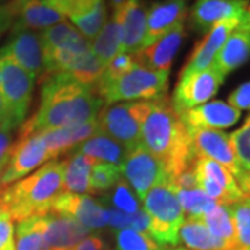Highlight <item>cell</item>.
Masks as SVG:
<instances>
[{
    "label": "cell",
    "instance_id": "19",
    "mask_svg": "<svg viewBox=\"0 0 250 250\" xmlns=\"http://www.w3.org/2000/svg\"><path fill=\"white\" fill-rule=\"evenodd\" d=\"M187 1L188 0H161L153 3L146 13L145 46H149L166 32L185 22L188 13Z\"/></svg>",
    "mask_w": 250,
    "mask_h": 250
},
{
    "label": "cell",
    "instance_id": "7",
    "mask_svg": "<svg viewBox=\"0 0 250 250\" xmlns=\"http://www.w3.org/2000/svg\"><path fill=\"white\" fill-rule=\"evenodd\" d=\"M0 95L6 108V118L1 124L17 129L25 121L31 107L35 77L3 54H0Z\"/></svg>",
    "mask_w": 250,
    "mask_h": 250
},
{
    "label": "cell",
    "instance_id": "55",
    "mask_svg": "<svg viewBox=\"0 0 250 250\" xmlns=\"http://www.w3.org/2000/svg\"><path fill=\"white\" fill-rule=\"evenodd\" d=\"M1 29H3V28H1V27H0V31H1Z\"/></svg>",
    "mask_w": 250,
    "mask_h": 250
},
{
    "label": "cell",
    "instance_id": "38",
    "mask_svg": "<svg viewBox=\"0 0 250 250\" xmlns=\"http://www.w3.org/2000/svg\"><path fill=\"white\" fill-rule=\"evenodd\" d=\"M111 205L114 206V208L117 210L129 213V214L142 208L139 206V200L136 199L135 192L124 179H120L116 184V187L113 188Z\"/></svg>",
    "mask_w": 250,
    "mask_h": 250
},
{
    "label": "cell",
    "instance_id": "48",
    "mask_svg": "<svg viewBox=\"0 0 250 250\" xmlns=\"http://www.w3.org/2000/svg\"><path fill=\"white\" fill-rule=\"evenodd\" d=\"M243 22L248 25V28L250 29V6H248V9L245 11V17H243Z\"/></svg>",
    "mask_w": 250,
    "mask_h": 250
},
{
    "label": "cell",
    "instance_id": "3",
    "mask_svg": "<svg viewBox=\"0 0 250 250\" xmlns=\"http://www.w3.org/2000/svg\"><path fill=\"white\" fill-rule=\"evenodd\" d=\"M62 192V161H49L29 177L0 190L6 213L13 221L50 211Z\"/></svg>",
    "mask_w": 250,
    "mask_h": 250
},
{
    "label": "cell",
    "instance_id": "14",
    "mask_svg": "<svg viewBox=\"0 0 250 250\" xmlns=\"http://www.w3.org/2000/svg\"><path fill=\"white\" fill-rule=\"evenodd\" d=\"M185 22H182L161 35L153 43L145 46L139 52L132 54L134 62L138 65L153 71L170 72L172 62L185 39Z\"/></svg>",
    "mask_w": 250,
    "mask_h": 250
},
{
    "label": "cell",
    "instance_id": "13",
    "mask_svg": "<svg viewBox=\"0 0 250 250\" xmlns=\"http://www.w3.org/2000/svg\"><path fill=\"white\" fill-rule=\"evenodd\" d=\"M0 54L7 56L21 68L32 77H42L45 74V52L42 35L36 31H17Z\"/></svg>",
    "mask_w": 250,
    "mask_h": 250
},
{
    "label": "cell",
    "instance_id": "20",
    "mask_svg": "<svg viewBox=\"0 0 250 250\" xmlns=\"http://www.w3.org/2000/svg\"><path fill=\"white\" fill-rule=\"evenodd\" d=\"M179 117L188 129L190 128L223 129L236 124L238 120L241 118V111L228 103L214 100L187 110L181 113Z\"/></svg>",
    "mask_w": 250,
    "mask_h": 250
},
{
    "label": "cell",
    "instance_id": "51",
    "mask_svg": "<svg viewBox=\"0 0 250 250\" xmlns=\"http://www.w3.org/2000/svg\"><path fill=\"white\" fill-rule=\"evenodd\" d=\"M0 214H7V213H6V207H4V203H3L1 197H0Z\"/></svg>",
    "mask_w": 250,
    "mask_h": 250
},
{
    "label": "cell",
    "instance_id": "15",
    "mask_svg": "<svg viewBox=\"0 0 250 250\" xmlns=\"http://www.w3.org/2000/svg\"><path fill=\"white\" fill-rule=\"evenodd\" d=\"M245 17V16H243ZM243 18H231L215 24L208 32H206L205 38L199 42L193 52L190 54L189 60L182 68L179 75L190 74V72L203 71L206 68L211 67L215 56L225 43L227 38L239 27Z\"/></svg>",
    "mask_w": 250,
    "mask_h": 250
},
{
    "label": "cell",
    "instance_id": "31",
    "mask_svg": "<svg viewBox=\"0 0 250 250\" xmlns=\"http://www.w3.org/2000/svg\"><path fill=\"white\" fill-rule=\"evenodd\" d=\"M14 241L16 250H50L45 241L41 215L18 221Z\"/></svg>",
    "mask_w": 250,
    "mask_h": 250
},
{
    "label": "cell",
    "instance_id": "28",
    "mask_svg": "<svg viewBox=\"0 0 250 250\" xmlns=\"http://www.w3.org/2000/svg\"><path fill=\"white\" fill-rule=\"evenodd\" d=\"M193 171H195V177L210 179L217 185H220L223 189H225L231 195L233 202H238L245 196V193L242 192L241 187L236 182L235 177L227 168H224L221 164H218L215 161L205 159V157H199L195 161Z\"/></svg>",
    "mask_w": 250,
    "mask_h": 250
},
{
    "label": "cell",
    "instance_id": "52",
    "mask_svg": "<svg viewBox=\"0 0 250 250\" xmlns=\"http://www.w3.org/2000/svg\"><path fill=\"white\" fill-rule=\"evenodd\" d=\"M161 250H187L185 248H178V246H174V248H163Z\"/></svg>",
    "mask_w": 250,
    "mask_h": 250
},
{
    "label": "cell",
    "instance_id": "1",
    "mask_svg": "<svg viewBox=\"0 0 250 250\" xmlns=\"http://www.w3.org/2000/svg\"><path fill=\"white\" fill-rule=\"evenodd\" d=\"M42 83L41 104L36 114L22 123L25 128L42 132L98 120L104 102L67 72L52 74Z\"/></svg>",
    "mask_w": 250,
    "mask_h": 250
},
{
    "label": "cell",
    "instance_id": "36",
    "mask_svg": "<svg viewBox=\"0 0 250 250\" xmlns=\"http://www.w3.org/2000/svg\"><path fill=\"white\" fill-rule=\"evenodd\" d=\"M117 250H161L159 243L153 241L147 233L135 231L132 228L117 229Z\"/></svg>",
    "mask_w": 250,
    "mask_h": 250
},
{
    "label": "cell",
    "instance_id": "22",
    "mask_svg": "<svg viewBox=\"0 0 250 250\" xmlns=\"http://www.w3.org/2000/svg\"><path fill=\"white\" fill-rule=\"evenodd\" d=\"M250 57V29L243 22L227 38L225 43L215 56L213 67L223 77L239 68Z\"/></svg>",
    "mask_w": 250,
    "mask_h": 250
},
{
    "label": "cell",
    "instance_id": "54",
    "mask_svg": "<svg viewBox=\"0 0 250 250\" xmlns=\"http://www.w3.org/2000/svg\"><path fill=\"white\" fill-rule=\"evenodd\" d=\"M0 250H3V248H1V245H0Z\"/></svg>",
    "mask_w": 250,
    "mask_h": 250
},
{
    "label": "cell",
    "instance_id": "10",
    "mask_svg": "<svg viewBox=\"0 0 250 250\" xmlns=\"http://www.w3.org/2000/svg\"><path fill=\"white\" fill-rule=\"evenodd\" d=\"M224 78L225 77L213 65L203 71L179 75L178 83L171 98L174 110L181 114L187 110L207 103L218 92Z\"/></svg>",
    "mask_w": 250,
    "mask_h": 250
},
{
    "label": "cell",
    "instance_id": "42",
    "mask_svg": "<svg viewBox=\"0 0 250 250\" xmlns=\"http://www.w3.org/2000/svg\"><path fill=\"white\" fill-rule=\"evenodd\" d=\"M0 245L3 250H16L14 224L7 214H0Z\"/></svg>",
    "mask_w": 250,
    "mask_h": 250
},
{
    "label": "cell",
    "instance_id": "12",
    "mask_svg": "<svg viewBox=\"0 0 250 250\" xmlns=\"http://www.w3.org/2000/svg\"><path fill=\"white\" fill-rule=\"evenodd\" d=\"M50 211L70 215L89 231L100 229L108 225L110 221V213L107 207L88 195L62 192L54 200Z\"/></svg>",
    "mask_w": 250,
    "mask_h": 250
},
{
    "label": "cell",
    "instance_id": "41",
    "mask_svg": "<svg viewBox=\"0 0 250 250\" xmlns=\"http://www.w3.org/2000/svg\"><path fill=\"white\" fill-rule=\"evenodd\" d=\"M14 131L16 129L10 128L7 125H0V175L9 163L10 153H11V147H13V142H14L13 141Z\"/></svg>",
    "mask_w": 250,
    "mask_h": 250
},
{
    "label": "cell",
    "instance_id": "9",
    "mask_svg": "<svg viewBox=\"0 0 250 250\" xmlns=\"http://www.w3.org/2000/svg\"><path fill=\"white\" fill-rule=\"evenodd\" d=\"M121 171L125 181L141 200L156 185L170 179L163 163L154 157L142 143L128 150Z\"/></svg>",
    "mask_w": 250,
    "mask_h": 250
},
{
    "label": "cell",
    "instance_id": "33",
    "mask_svg": "<svg viewBox=\"0 0 250 250\" xmlns=\"http://www.w3.org/2000/svg\"><path fill=\"white\" fill-rule=\"evenodd\" d=\"M228 206L235 225L238 250H250V196L245 195L241 200Z\"/></svg>",
    "mask_w": 250,
    "mask_h": 250
},
{
    "label": "cell",
    "instance_id": "45",
    "mask_svg": "<svg viewBox=\"0 0 250 250\" xmlns=\"http://www.w3.org/2000/svg\"><path fill=\"white\" fill-rule=\"evenodd\" d=\"M239 187H241L242 192L245 195L250 196V172L245 174L241 179H239Z\"/></svg>",
    "mask_w": 250,
    "mask_h": 250
},
{
    "label": "cell",
    "instance_id": "5",
    "mask_svg": "<svg viewBox=\"0 0 250 250\" xmlns=\"http://www.w3.org/2000/svg\"><path fill=\"white\" fill-rule=\"evenodd\" d=\"M168 71H153L149 68L135 65L123 77L110 82L99 81L93 88L106 104L132 100H154L167 95Z\"/></svg>",
    "mask_w": 250,
    "mask_h": 250
},
{
    "label": "cell",
    "instance_id": "16",
    "mask_svg": "<svg viewBox=\"0 0 250 250\" xmlns=\"http://www.w3.org/2000/svg\"><path fill=\"white\" fill-rule=\"evenodd\" d=\"M45 241L50 250H74L89 236V229L72 217L49 211L41 215Z\"/></svg>",
    "mask_w": 250,
    "mask_h": 250
},
{
    "label": "cell",
    "instance_id": "32",
    "mask_svg": "<svg viewBox=\"0 0 250 250\" xmlns=\"http://www.w3.org/2000/svg\"><path fill=\"white\" fill-rule=\"evenodd\" d=\"M174 187V185H172ZM175 189V188H174ZM175 193L179 200V205L184 210V214L192 218H202L211 208L220 205L211 197H208L199 188L195 189H175Z\"/></svg>",
    "mask_w": 250,
    "mask_h": 250
},
{
    "label": "cell",
    "instance_id": "34",
    "mask_svg": "<svg viewBox=\"0 0 250 250\" xmlns=\"http://www.w3.org/2000/svg\"><path fill=\"white\" fill-rule=\"evenodd\" d=\"M123 171L120 167L107 164V163H96L90 174L89 192L95 195L104 193L116 187V184L121 179Z\"/></svg>",
    "mask_w": 250,
    "mask_h": 250
},
{
    "label": "cell",
    "instance_id": "49",
    "mask_svg": "<svg viewBox=\"0 0 250 250\" xmlns=\"http://www.w3.org/2000/svg\"><path fill=\"white\" fill-rule=\"evenodd\" d=\"M29 0H14V3H13V7H11V11L14 13V10L18 9L20 6H22L24 3H27Z\"/></svg>",
    "mask_w": 250,
    "mask_h": 250
},
{
    "label": "cell",
    "instance_id": "23",
    "mask_svg": "<svg viewBox=\"0 0 250 250\" xmlns=\"http://www.w3.org/2000/svg\"><path fill=\"white\" fill-rule=\"evenodd\" d=\"M17 21L14 24V32L17 31H36L47 29L56 24L64 22L67 18L47 1V0H29L14 10Z\"/></svg>",
    "mask_w": 250,
    "mask_h": 250
},
{
    "label": "cell",
    "instance_id": "29",
    "mask_svg": "<svg viewBox=\"0 0 250 250\" xmlns=\"http://www.w3.org/2000/svg\"><path fill=\"white\" fill-rule=\"evenodd\" d=\"M90 50L103 64L121 53V28L114 16L108 18L104 27L90 41Z\"/></svg>",
    "mask_w": 250,
    "mask_h": 250
},
{
    "label": "cell",
    "instance_id": "47",
    "mask_svg": "<svg viewBox=\"0 0 250 250\" xmlns=\"http://www.w3.org/2000/svg\"><path fill=\"white\" fill-rule=\"evenodd\" d=\"M6 118V108H4V102H3V98L0 95V124L4 121Z\"/></svg>",
    "mask_w": 250,
    "mask_h": 250
},
{
    "label": "cell",
    "instance_id": "18",
    "mask_svg": "<svg viewBox=\"0 0 250 250\" xmlns=\"http://www.w3.org/2000/svg\"><path fill=\"white\" fill-rule=\"evenodd\" d=\"M146 13L147 9L142 0H131L123 9L113 13L121 28V52L135 54L145 46Z\"/></svg>",
    "mask_w": 250,
    "mask_h": 250
},
{
    "label": "cell",
    "instance_id": "4",
    "mask_svg": "<svg viewBox=\"0 0 250 250\" xmlns=\"http://www.w3.org/2000/svg\"><path fill=\"white\" fill-rule=\"evenodd\" d=\"M142 202L143 211L149 217V236L161 248L178 246L185 214L170 179L156 185Z\"/></svg>",
    "mask_w": 250,
    "mask_h": 250
},
{
    "label": "cell",
    "instance_id": "37",
    "mask_svg": "<svg viewBox=\"0 0 250 250\" xmlns=\"http://www.w3.org/2000/svg\"><path fill=\"white\" fill-rule=\"evenodd\" d=\"M236 161L243 174L250 172V116L239 129L229 135Z\"/></svg>",
    "mask_w": 250,
    "mask_h": 250
},
{
    "label": "cell",
    "instance_id": "8",
    "mask_svg": "<svg viewBox=\"0 0 250 250\" xmlns=\"http://www.w3.org/2000/svg\"><path fill=\"white\" fill-rule=\"evenodd\" d=\"M47 160L50 159L43 134L31 131L21 125L17 139L13 142L9 163L0 175V190L24 178Z\"/></svg>",
    "mask_w": 250,
    "mask_h": 250
},
{
    "label": "cell",
    "instance_id": "24",
    "mask_svg": "<svg viewBox=\"0 0 250 250\" xmlns=\"http://www.w3.org/2000/svg\"><path fill=\"white\" fill-rule=\"evenodd\" d=\"M72 152L88 156L92 160L98 161V163H107V164H113L121 168L128 150L121 143L108 138L107 135L99 132L89 139H86L85 142L78 145Z\"/></svg>",
    "mask_w": 250,
    "mask_h": 250
},
{
    "label": "cell",
    "instance_id": "39",
    "mask_svg": "<svg viewBox=\"0 0 250 250\" xmlns=\"http://www.w3.org/2000/svg\"><path fill=\"white\" fill-rule=\"evenodd\" d=\"M65 18L83 17L92 13L103 0H47Z\"/></svg>",
    "mask_w": 250,
    "mask_h": 250
},
{
    "label": "cell",
    "instance_id": "17",
    "mask_svg": "<svg viewBox=\"0 0 250 250\" xmlns=\"http://www.w3.org/2000/svg\"><path fill=\"white\" fill-rule=\"evenodd\" d=\"M246 9L248 0H197L190 11L192 27L208 32L221 21L243 18Z\"/></svg>",
    "mask_w": 250,
    "mask_h": 250
},
{
    "label": "cell",
    "instance_id": "2",
    "mask_svg": "<svg viewBox=\"0 0 250 250\" xmlns=\"http://www.w3.org/2000/svg\"><path fill=\"white\" fill-rule=\"evenodd\" d=\"M141 142L163 163L170 181L195 167L196 156L188 128L167 95L152 100L150 113L143 123Z\"/></svg>",
    "mask_w": 250,
    "mask_h": 250
},
{
    "label": "cell",
    "instance_id": "40",
    "mask_svg": "<svg viewBox=\"0 0 250 250\" xmlns=\"http://www.w3.org/2000/svg\"><path fill=\"white\" fill-rule=\"evenodd\" d=\"M134 65L135 62L132 54L121 52V53L117 54L116 57H113V59L106 64V68H104V72H103L100 81H103V82H110V81L117 80V78H120V77H123L124 74H126Z\"/></svg>",
    "mask_w": 250,
    "mask_h": 250
},
{
    "label": "cell",
    "instance_id": "43",
    "mask_svg": "<svg viewBox=\"0 0 250 250\" xmlns=\"http://www.w3.org/2000/svg\"><path fill=\"white\" fill-rule=\"evenodd\" d=\"M228 104L238 108L239 111L250 110V81L233 90L228 98Z\"/></svg>",
    "mask_w": 250,
    "mask_h": 250
},
{
    "label": "cell",
    "instance_id": "25",
    "mask_svg": "<svg viewBox=\"0 0 250 250\" xmlns=\"http://www.w3.org/2000/svg\"><path fill=\"white\" fill-rule=\"evenodd\" d=\"M96 163L80 153H74L70 159L62 161V190L77 195L89 193L90 174Z\"/></svg>",
    "mask_w": 250,
    "mask_h": 250
},
{
    "label": "cell",
    "instance_id": "27",
    "mask_svg": "<svg viewBox=\"0 0 250 250\" xmlns=\"http://www.w3.org/2000/svg\"><path fill=\"white\" fill-rule=\"evenodd\" d=\"M179 243L187 250H223L202 218L187 217L179 229Z\"/></svg>",
    "mask_w": 250,
    "mask_h": 250
},
{
    "label": "cell",
    "instance_id": "26",
    "mask_svg": "<svg viewBox=\"0 0 250 250\" xmlns=\"http://www.w3.org/2000/svg\"><path fill=\"white\" fill-rule=\"evenodd\" d=\"M210 233L221 245L223 250H238L236 233L229 206L217 205L202 217Z\"/></svg>",
    "mask_w": 250,
    "mask_h": 250
},
{
    "label": "cell",
    "instance_id": "11",
    "mask_svg": "<svg viewBox=\"0 0 250 250\" xmlns=\"http://www.w3.org/2000/svg\"><path fill=\"white\" fill-rule=\"evenodd\" d=\"M188 132L196 159L205 157L221 164L238 181L245 175L236 161V156L229 141V135L220 129L206 128H190L188 129Z\"/></svg>",
    "mask_w": 250,
    "mask_h": 250
},
{
    "label": "cell",
    "instance_id": "6",
    "mask_svg": "<svg viewBox=\"0 0 250 250\" xmlns=\"http://www.w3.org/2000/svg\"><path fill=\"white\" fill-rule=\"evenodd\" d=\"M152 108V100L106 104L98 116L99 132L131 150L141 142L142 126Z\"/></svg>",
    "mask_w": 250,
    "mask_h": 250
},
{
    "label": "cell",
    "instance_id": "30",
    "mask_svg": "<svg viewBox=\"0 0 250 250\" xmlns=\"http://www.w3.org/2000/svg\"><path fill=\"white\" fill-rule=\"evenodd\" d=\"M104 68H106V64L100 62L89 49L88 52L78 56L71 62V65L67 68V71L64 72H67L72 80L77 81L81 85L93 89L95 85L102 78Z\"/></svg>",
    "mask_w": 250,
    "mask_h": 250
},
{
    "label": "cell",
    "instance_id": "44",
    "mask_svg": "<svg viewBox=\"0 0 250 250\" xmlns=\"http://www.w3.org/2000/svg\"><path fill=\"white\" fill-rule=\"evenodd\" d=\"M74 250H108L106 242L99 236H86Z\"/></svg>",
    "mask_w": 250,
    "mask_h": 250
},
{
    "label": "cell",
    "instance_id": "50",
    "mask_svg": "<svg viewBox=\"0 0 250 250\" xmlns=\"http://www.w3.org/2000/svg\"><path fill=\"white\" fill-rule=\"evenodd\" d=\"M4 25H6V11L0 9V27L4 28Z\"/></svg>",
    "mask_w": 250,
    "mask_h": 250
},
{
    "label": "cell",
    "instance_id": "46",
    "mask_svg": "<svg viewBox=\"0 0 250 250\" xmlns=\"http://www.w3.org/2000/svg\"><path fill=\"white\" fill-rule=\"evenodd\" d=\"M131 0H111V6H113V10L117 11V10L123 9L125 4H128Z\"/></svg>",
    "mask_w": 250,
    "mask_h": 250
},
{
    "label": "cell",
    "instance_id": "21",
    "mask_svg": "<svg viewBox=\"0 0 250 250\" xmlns=\"http://www.w3.org/2000/svg\"><path fill=\"white\" fill-rule=\"evenodd\" d=\"M49 159L53 160L62 154L72 152L78 145L99 134L98 120L85 124L56 128L49 131H42Z\"/></svg>",
    "mask_w": 250,
    "mask_h": 250
},
{
    "label": "cell",
    "instance_id": "53",
    "mask_svg": "<svg viewBox=\"0 0 250 250\" xmlns=\"http://www.w3.org/2000/svg\"><path fill=\"white\" fill-rule=\"evenodd\" d=\"M0 83H1V72H0Z\"/></svg>",
    "mask_w": 250,
    "mask_h": 250
},
{
    "label": "cell",
    "instance_id": "35",
    "mask_svg": "<svg viewBox=\"0 0 250 250\" xmlns=\"http://www.w3.org/2000/svg\"><path fill=\"white\" fill-rule=\"evenodd\" d=\"M107 21V7L104 1H102L92 13L83 17L72 18L71 22L74 27L80 31V34L88 41H92L100 32V29L104 27Z\"/></svg>",
    "mask_w": 250,
    "mask_h": 250
}]
</instances>
